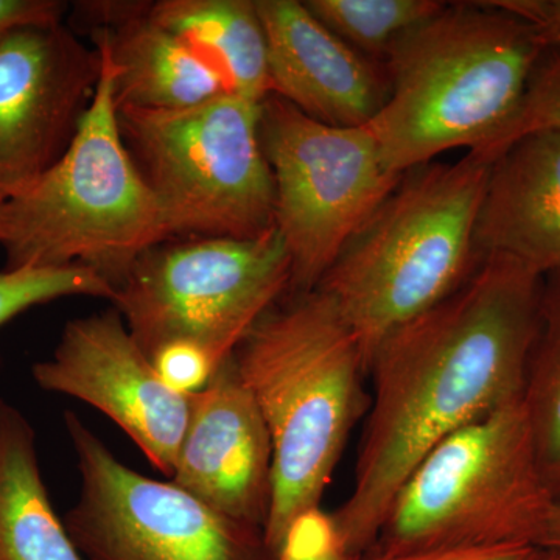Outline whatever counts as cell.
I'll return each instance as SVG.
<instances>
[{"label": "cell", "instance_id": "cell-1", "mask_svg": "<svg viewBox=\"0 0 560 560\" xmlns=\"http://www.w3.org/2000/svg\"><path fill=\"white\" fill-rule=\"evenodd\" d=\"M544 283L521 261L486 257L451 296L375 350L352 490L331 514L350 550H371L394 497L431 448L522 399Z\"/></svg>", "mask_w": 560, "mask_h": 560}, {"label": "cell", "instance_id": "cell-2", "mask_svg": "<svg viewBox=\"0 0 560 560\" xmlns=\"http://www.w3.org/2000/svg\"><path fill=\"white\" fill-rule=\"evenodd\" d=\"M544 44L517 14L490 2L445 3L386 57L388 97L366 125L390 171L447 151H482L517 116Z\"/></svg>", "mask_w": 560, "mask_h": 560}, {"label": "cell", "instance_id": "cell-3", "mask_svg": "<svg viewBox=\"0 0 560 560\" xmlns=\"http://www.w3.org/2000/svg\"><path fill=\"white\" fill-rule=\"evenodd\" d=\"M261 316L232 357L272 442L264 528L276 558L290 526L318 510L361 411L368 374L359 341L326 291L291 293Z\"/></svg>", "mask_w": 560, "mask_h": 560}, {"label": "cell", "instance_id": "cell-4", "mask_svg": "<svg viewBox=\"0 0 560 560\" xmlns=\"http://www.w3.org/2000/svg\"><path fill=\"white\" fill-rule=\"evenodd\" d=\"M492 162L466 151L405 172L320 280L366 370L386 337L451 296L480 264L474 232Z\"/></svg>", "mask_w": 560, "mask_h": 560}, {"label": "cell", "instance_id": "cell-5", "mask_svg": "<svg viewBox=\"0 0 560 560\" xmlns=\"http://www.w3.org/2000/svg\"><path fill=\"white\" fill-rule=\"evenodd\" d=\"M101 80L60 160L0 205L5 270L81 265L119 287L145 250L168 241L160 202L120 130L113 62L102 40Z\"/></svg>", "mask_w": 560, "mask_h": 560}, {"label": "cell", "instance_id": "cell-6", "mask_svg": "<svg viewBox=\"0 0 560 560\" xmlns=\"http://www.w3.org/2000/svg\"><path fill=\"white\" fill-rule=\"evenodd\" d=\"M555 501L518 399L423 456L394 497L370 551L537 547Z\"/></svg>", "mask_w": 560, "mask_h": 560}, {"label": "cell", "instance_id": "cell-7", "mask_svg": "<svg viewBox=\"0 0 560 560\" xmlns=\"http://www.w3.org/2000/svg\"><path fill=\"white\" fill-rule=\"evenodd\" d=\"M119 121L168 241L257 238L276 230L260 103L226 94L187 109H119Z\"/></svg>", "mask_w": 560, "mask_h": 560}, {"label": "cell", "instance_id": "cell-8", "mask_svg": "<svg viewBox=\"0 0 560 560\" xmlns=\"http://www.w3.org/2000/svg\"><path fill=\"white\" fill-rule=\"evenodd\" d=\"M290 285V256L276 230L180 238L139 256L113 304L150 361L171 346H191L219 370Z\"/></svg>", "mask_w": 560, "mask_h": 560}, {"label": "cell", "instance_id": "cell-9", "mask_svg": "<svg viewBox=\"0 0 560 560\" xmlns=\"http://www.w3.org/2000/svg\"><path fill=\"white\" fill-rule=\"evenodd\" d=\"M260 139L275 180V228L291 260L290 293L318 289L346 243L399 183L368 127H331L270 94Z\"/></svg>", "mask_w": 560, "mask_h": 560}, {"label": "cell", "instance_id": "cell-10", "mask_svg": "<svg viewBox=\"0 0 560 560\" xmlns=\"http://www.w3.org/2000/svg\"><path fill=\"white\" fill-rule=\"evenodd\" d=\"M65 423L81 488L62 522L83 559L275 560L261 530L125 466L75 412Z\"/></svg>", "mask_w": 560, "mask_h": 560}, {"label": "cell", "instance_id": "cell-11", "mask_svg": "<svg viewBox=\"0 0 560 560\" xmlns=\"http://www.w3.org/2000/svg\"><path fill=\"white\" fill-rule=\"evenodd\" d=\"M101 55L65 24L0 36V205L55 164L101 80Z\"/></svg>", "mask_w": 560, "mask_h": 560}, {"label": "cell", "instance_id": "cell-12", "mask_svg": "<svg viewBox=\"0 0 560 560\" xmlns=\"http://www.w3.org/2000/svg\"><path fill=\"white\" fill-rule=\"evenodd\" d=\"M32 375L39 388L103 412L158 470L173 477L190 393L161 377L116 307L69 320L50 359L33 364Z\"/></svg>", "mask_w": 560, "mask_h": 560}, {"label": "cell", "instance_id": "cell-13", "mask_svg": "<svg viewBox=\"0 0 560 560\" xmlns=\"http://www.w3.org/2000/svg\"><path fill=\"white\" fill-rule=\"evenodd\" d=\"M172 481L231 521L264 533L272 495V442L234 357L190 393Z\"/></svg>", "mask_w": 560, "mask_h": 560}, {"label": "cell", "instance_id": "cell-14", "mask_svg": "<svg viewBox=\"0 0 560 560\" xmlns=\"http://www.w3.org/2000/svg\"><path fill=\"white\" fill-rule=\"evenodd\" d=\"M271 94L331 127H366L388 97L385 66L342 43L304 2L256 0Z\"/></svg>", "mask_w": 560, "mask_h": 560}, {"label": "cell", "instance_id": "cell-15", "mask_svg": "<svg viewBox=\"0 0 560 560\" xmlns=\"http://www.w3.org/2000/svg\"><path fill=\"white\" fill-rule=\"evenodd\" d=\"M477 259L511 257L560 272V132H530L492 162L474 232Z\"/></svg>", "mask_w": 560, "mask_h": 560}, {"label": "cell", "instance_id": "cell-16", "mask_svg": "<svg viewBox=\"0 0 560 560\" xmlns=\"http://www.w3.org/2000/svg\"><path fill=\"white\" fill-rule=\"evenodd\" d=\"M151 5L116 28L91 33L113 62L117 109L179 110L230 94L183 39L151 18Z\"/></svg>", "mask_w": 560, "mask_h": 560}, {"label": "cell", "instance_id": "cell-17", "mask_svg": "<svg viewBox=\"0 0 560 560\" xmlns=\"http://www.w3.org/2000/svg\"><path fill=\"white\" fill-rule=\"evenodd\" d=\"M0 560H84L40 474L36 431L0 399Z\"/></svg>", "mask_w": 560, "mask_h": 560}, {"label": "cell", "instance_id": "cell-18", "mask_svg": "<svg viewBox=\"0 0 560 560\" xmlns=\"http://www.w3.org/2000/svg\"><path fill=\"white\" fill-rule=\"evenodd\" d=\"M151 18L183 39L230 94L256 103L271 94L256 0H161L151 5Z\"/></svg>", "mask_w": 560, "mask_h": 560}, {"label": "cell", "instance_id": "cell-19", "mask_svg": "<svg viewBox=\"0 0 560 560\" xmlns=\"http://www.w3.org/2000/svg\"><path fill=\"white\" fill-rule=\"evenodd\" d=\"M522 404L545 482L560 500V272L545 278Z\"/></svg>", "mask_w": 560, "mask_h": 560}, {"label": "cell", "instance_id": "cell-20", "mask_svg": "<svg viewBox=\"0 0 560 560\" xmlns=\"http://www.w3.org/2000/svg\"><path fill=\"white\" fill-rule=\"evenodd\" d=\"M307 9L331 33L371 61L383 65L394 44L430 20L440 0H307Z\"/></svg>", "mask_w": 560, "mask_h": 560}, {"label": "cell", "instance_id": "cell-21", "mask_svg": "<svg viewBox=\"0 0 560 560\" xmlns=\"http://www.w3.org/2000/svg\"><path fill=\"white\" fill-rule=\"evenodd\" d=\"M70 296L114 301L116 289L90 268H28L0 271V326L47 302Z\"/></svg>", "mask_w": 560, "mask_h": 560}, {"label": "cell", "instance_id": "cell-22", "mask_svg": "<svg viewBox=\"0 0 560 560\" xmlns=\"http://www.w3.org/2000/svg\"><path fill=\"white\" fill-rule=\"evenodd\" d=\"M560 132V47L541 51L517 116L501 136L493 156L530 132Z\"/></svg>", "mask_w": 560, "mask_h": 560}, {"label": "cell", "instance_id": "cell-23", "mask_svg": "<svg viewBox=\"0 0 560 560\" xmlns=\"http://www.w3.org/2000/svg\"><path fill=\"white\" fill-rule=\"evenodd\" d=\"M275 560H361L342 539L334 515L318 508L290 526Z\"/></svg>", "mask_w": 560, "mask_h": 560}, {"label": "cell", "instance_id": "cell-24", "mask_svg": "<svg viewBox=\"0 0 560 560\" xmlns=\"http://www.w3.org/2000/svg\"><path fill=\"white\" fill-rule=\"evenodd\" d=\"M539 548L534 545H497V547L445 548L385 555L368 551L361 560H534Z\"/></svg>", "mask_w": 560, "mask_h": 560}, {"label": "cell", "instance_id": "cell-25", "mask_svg": "<svg viewBox=\"0 0 560 560\" xmlns=\"http://www.w3.org/2000/svg\"><path fill=\"white\" fill-rule=\"evenodd\" d=\"M69 9L60 0H0V36L24 25L62 24Z\"/></svg>", "mask_w": 560, "mask_h": 560}, {"label": "cell", "instance_id": "cell-26", "mask_svg": "<svg viewBox=\"0 0 560 560\" xmlns=\"http://www.w3.org/2000/svg\"><path fill=\"white\" fill-rule=\"evenodd\" d=\"M537 32L545 49L560 47V0H495Z\"/></svg>", "mask_w": 560, "mask_h": 560}, {"label": "cell", "instance_id": "cell-27", "mask_svg": "<svg viewBox=\"0 0 560 560\" xmlns=\"http://www.w3.org/2000/svg\"><path fill=\"white\" fill-rule=\"evenodd\" d=\"M151 2H77L72 7V22L88 25L90 32L110 31L131 18L149 10Z\"/></svg>", "mask_w": 560, "mask_h": 560}, {"label": "cell", "instance_id": "cell-28", "mask_svg": "<svg viewBox=\"0 0 560 560\" xmlns=\"http://www.w3.org/2000/svg\"><path fill=\"white\" fill-rule=\"evenodd\" d=\"M537 548L560 551V500H556L552 504Z\"/></svg>", "mask_w": 560, "mask_h": 560}, {"label": "cell", "instance_id": "cell-29", "mask_svg": "<svg viewBox=\"0 0 560 560\" xmlns=\"http://www.w3.org/2000/svg\"><path fill=\"white\" fill-rule=\"evenodd\" d=\"M534 560H560V551L555 550H541L537 552L536 559Z\"/></svg>", "mask_w": 560, "mask_h": 560}]
</instances>
